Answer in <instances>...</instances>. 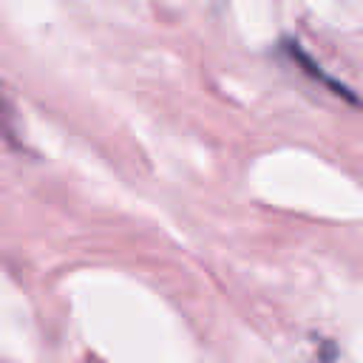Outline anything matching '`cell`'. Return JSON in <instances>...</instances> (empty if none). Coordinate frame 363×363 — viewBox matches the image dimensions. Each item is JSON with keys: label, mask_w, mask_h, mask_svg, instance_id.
Returning a JSON list of instances; mask_svg holds the SVG:
<instances>
[{"label": "cell", "mask_w": 363, "mask_h": 363, "mask_svg": "<svg viewBox=\"0 0 363 363\" xmlns=\"http://www.w3.org/2000/svg\"><path fill=\"white\" fill-rule=\"evenodd\" d=\"M14 105L6 99V94H3V88H0V133H6V136H11L14 133Z\"/></svg>", "instance_id": "cell-1"}]
</instances>
